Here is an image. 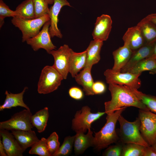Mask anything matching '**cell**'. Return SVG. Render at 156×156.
Masks as SVG:
<instances>
[{"instance_id": "8d00e7d4", "label": "cell", "mask_w": 156, "mask_h": 156, "mask_svg": "<svg viewBox=\"0 0 156 156\" xmlns=\"http://www.w3.org/2000/svg\"><path fill=\"white\" fill-rule=\"evenodd\" d=\"M106 87L104 83L101 81L94 82L92 86V90L94 94H101L104 93Z\"/></svg>"}, {"instance_id": "836d02e7", "label": "cell", "mask_w": 156, "mask_h": 156, "mask_svg": "<svg viewBox=\"0 0 156 156\" xmlns=\"http://www.w3.org/2000/svg\"><path fill=\"white\" fill-rule=\"evenodd\" d=\"M16 16L15 11L10 9L9 7L2 0H0V27L4 24V19L7 17H13Z\"/></svg>"}, {"instance_id": "3957f363", "label": "cell", "mask_w": 156, "mask_h": 156, "mask_svg": "<svg viewBox=\"0 0 156 156\" xmlns=\"http://www.w3.org/2000/svg\"><path fill=\"white\" fill-rule=\"evenodd\" d=\"M119 138L124 144L133 143L146 146L150 145L142 136L140 130V121L139 118L133 122H129L120 115L119 117Z\"/></svg>"}, {"instance_id": "277c9868", "label": "cell", "mask_w": 156, "mask_h": 156, "mask_svg": "<svg viewBox=\"0 0 156 156\" xmlns=\"http://www.w3.org/2000/svg\"><path fill=\"white\" fill-rule=\"evenodd\" d=\"M49 21V15L47 14L40 18L30 19H25L14 17L12 19L11 22L21 31L22 41L24 42L37 35L44 24Z\"/></svg>"}, {"instance_id": "603a6c76", "label": "cell", "mask_w": 156, "mask_h": 156, "mask_svg": "<svg viewBox=\"0 0 156 156\" xmlns=\"http://www.w3.org/2000/svg\"><path fill=\"white\" fill-rule=\"evenodd\" d=\"M91 70L88 69L83 68L74 77L76 82L82 87L83 91L87 96L94 95L92 90L94 82Z\"/></svg>"}, {"instance_id": "ffe728a7", "label": "cell", "mask_w": 156, "mask_h": 156, "mask_svg": "<svg viewBox=\"0 0 156 156\" xmlns=\"http://www.w3.org/2000/svg\"><path fill=\"white\" fill-rule=\"evenodd\" d=\"M103 42L94 40L90 41L86 51V60L84 68L92 69L93 66L97 64L101 59L100 51Z\"/></svg>"}, {"instance_id": "6da1fadb", "label": "cell", "mask_w": 156, "mask_h": 156, "mask_svg": "<svg viewBox=\"0 0 156 156\" xmlns=\"http://www.w3.org/2000/svg\"><path fill=\"white\" fill-rule=\"evenodd\" d=\"M109 84L111 99L104 103L105 112L107 115H110L116 110L124 107L133 106L140 109L150 111L128 86L114 84Z\"/></svg>"}, {"instance_id": "b9f144b4", "label": "cell", "mask_w": 156, "mask_h": 156, "mask_svg": "<svg viewBox=\"0 0 156 156\" xmlns=\"http://www.w3.org/2000/svg\"><path fill=\"white\" fill-rule=\"evenodd\" d=\"M48 4H53L54 0H44Z\"/></svg>"}, {"instance_id": "9c48e42d", "label": "cell", "mask_w": 156, "mask_h": 156, "mask_svg": "<svg viewBox=\"0 0 156 156\" xmlns=\"http://www.w3.org/2000/svg\"><path fill=\"white\" fill-rule=\"evenodd\" d=\"M32 115L30 110L25 109L14 114L9 120L0 122V129L8 130H31Z\"/></svg>"}, {"instance_id": "e575fe53", "label": "cell", "mask_w": 156, "mask_h": 156, "mask_svg": "<svg viewBox=\"0 0 156 156\" xmlns=\"http://www.w3.org/2000/svg\"><path fill=\"white\" fill-rule=\"evenodd\" d=\"M122 146L119 144L109 146L103 153V155L106 156H121Z\"/></svg>"}, {"instance_id": "4dcf8cb0", "label": "cell", "mask_w": 156, "mask_h": 156, "mask_svg": "<svg viewBox=\"0 0 156 156\" xmlns=\"http://www.w3.org/2000/svg\"><path fill=\"white\" fill-rule=\"evenodd\" d=\"M46 139L44 138H42L31 147L29 153L40 156H51L47 146Z\"/></svg>"}, {"instance_id": "8992f818", "label": "cell", "mask_w": 156, "mask_h": 156, "mask_svg": "<svg viewBox=\"0 0 156 156\" xmlns=\"http://www.w3.org/2000/svg\"><path fill=\"white\" fill-rule=\"evenodd\" d=\"M105 114V112H98L93 113L88 106L83 107L77 111L72 120V128L76 133L79 131L85 133L90 129L92 124Z\"/></svg>"}, {"instance_id": "74e56055", "label": "cell", "mask_w": 156, "mask_h": 156, "mask_svg": "<svg viewBox=\"0 0 156 156\" xmlns=\"http://www.w3.org/2000/svg\"><path fill=\"white\" fill-rule=\"evenodd\" d=\"M144 156H156V151L152 146H146Z\"/></svg>"}, {"instance_id": "4fadbf2b", "label": "cell", "mask_w": 156, "mask_h": 156, "mask_svg": "<svg viewBox=\"0 0 156 156\" xmlns=\"http://www.w3.org/2000/svg\"><path fill=\"white\" fill-rule=\"evenodd\" d=\"M65 6L71 7L67 0H54L53 5L49 8L48 14L50 24L49 31L51 37L56 36L60 38L62 37V35L58 27L57 23L59 14L62 7Z\"/></svg>"}, {"instance_id": "d4e9b609", "label": "cell", "mask_w": 156, "mask_h": 156, "mask_svg": "<svg viewBox=\"0 0 156 156\" xmlns=\"http://www.w3.org/2000/svg\"><path fill=\"white\" fill-rule=\"evenodd\" d=\"M49 116L48 108L45 107L32 115L31 120L33 127L41 133L45 130Z\"/></svg>"}, {"instance_id": "30bf717a", "label": "cell", "mask_w": 156, "mask_h": 156, "mask_svg": "<svg viewBox=\"0 0 156 156\" xmlns=\"http://www.w3.org/2000/svg\"><path fill=\"white\" fill-rule=\"evenodd\" d=\"M50 24V21L46 22L37 35L26 40L27 43L31 46L34 51H37L43 49L49 54L51 51L56 49V47L51 39L49 31Z\"/></svg>"}, {"instance_id": "e0dca14e", "label": "cell", "mask_w": 156, "mask_h": 156, "mask_svg": "<svg viewBox=\"0 0 156 156\" xmlns=\"http://www.w3.org/2000/svg\"><path fill=\"white\" fill-rule=\"evenodd\" d=\"M133 52L129 45L125 43L113 51L114 63L112 69L116 72H120L129 61Z\"/></svg>"}, {"instance_id": "83f0119b", "label": "cell", "mask_w": 156, "mask_h": 156, "mask_svg": "<svg viewBox=\"0 0 156 156\" xmlns=\"http://www.w3.org/2000/svg\"><path fill=\"white\" fill-rule=\"evenodd\" d=\"M131 91L141 102L152 112L156 113V97L146 94L139 91L138 89L128 87Z\"/></svg>"}, {"instance_id": "1f68e13d", "label": "cell", "mask_w": 156, "mask_h": 156, "mask_svg": "<svg viewBox=\"0 0 156 156\" xmlns=\"http://www.w3.org/2000/svg\"><path fill=\"white\" fill-rule=\"evenodd\" d=\"M58 136L55 132H53L46 139L47 146L51 156H54L60 147Z\"/></svg>"}, {"instance_id": "7a4b0ae2", "label": "cell", "mask_w": 156, "mask_h": 156, "mask_svg": "<svg viewBox=\"0 0 156 156\" xmlns=\"http://www.w3.org/2000/svg\"><path fill=\"white\" fill-rule=\"evenodd\" d=\"M126 108L122 107L107 115L105 125L100 131L95 133L93 147L95 149L99 151L118 142L119 138L115 130L116 124L119 117Z\"/></svg>"}, {"instance_id": "7bdbcfd3", "label": "cell", "mask_w": 156, "mask_h": 156, "mask_svg": "<svg viewBox=\"0 0 156 156\" xmlns=\"http://www.w3.org/2000/svg\"><path fill=\"white\" fill-rule=\"evenodd\" d=\"M150 74H156V69L149 71Z\"/></svg>"}, {"instance_id": "7402d4cb", "label": "cell", "mask_w": 156, "mask_h": 156, "mask_svg": "<svg viewBox=\"0 0 156 156\" xmlns=\"http://www.w3.org/2000/svg\"><path fill=\"white\" fill-rule=\"evenodd\" d=\"M27 89V87H25L21 92L17 94L9 92L6 90L5 93L6 98L3 104L0 106V111L17 106L21 107L30 110L23 101L24 94Z\"/></svg>"}, {"instance_id": "2e32d148", "label": "cell", "mask_w": 156, "mask_h": 156, "mask_svg": "<svg viewBox=\"0 0 156 156\" xmlns=\"http://www.w3.org/2000/svg\"><path fill=\"white\" fill-rule=\"evenodd\" d=\"M122 39L124 43L128 44L133 51L145 44L141 31L137 25L129 28Z\"/></svg>"}, {"instance_id": "4316f807", "label": "cell", "mask_w": 156, "mask_h": 156, "mask_svg": "<svg viewBox=\"0 0 156 156\" xmlns=\"http://www.w3.org/2000/svg\"><path fill=\"white\" fill-rule=\"evenodd\" d=\"M156 69V59L146 58L133 66L127 72L134 74H141L145 71H149Z\"/></svg>"}, {"instance_id": "ab89813d", "label": "cell", "mask_w": 156, "mask_h": 156, "mask_svg": "<svg viewBox=\"0 0 156 156\" xmlns=\"http://www.w3.org/2000/svg\"><path fill=\"white\" fill-rule=\"evenodd\" d=\"M0 156H7L1 138H0Z\"/></svg>"}, {"instance_id": "ee69618b", "label": "cell", "mask_w": 156, "mask_h": 156, "mask_svg": "<svg viewBox=\"0 0 156 156\" xmlns=\"http://www.w3.org/2000/svg\"><path fill=\"white\" fill-rule=\"evenodd\" d=\"M151 146H152V147L156 151V140L154 143Z\"/></svg>"}, {"instance_id": "d590c367", "label": "cell", "mask_w": 156, "mask_h": 156, "mask_svg": "<svg viewBox=\"0 0 156 156\" xmlns=\"http://www.w3.org/2000/svg\"><path fill=\"white\" fill-rule=\"evenodd\" d=\"M68 94L71 98L76 100H81L83 97L82 91L79 88L76 87L71 88L69 89Z\"/></svg>"}, {"instance_id": "60d3db41", "label": "cell", "mask_w": 156, "mask_h": 156, "mask_svg": "<svg viewBox=\"0 0 156 156\" xmlns=\"http://www.w3.org/2000/svg\"><path fill=\"white\" fill-rule=\"evenodd\" d=\"M148 58L156 59V42L154 44L151 55Z\"/></svg>"}, {"instance_id": "cb8c5ba5", "label": "cell", "mask_w": 156, "mask_h": 156, "mask_svg": "<svg viewBox=\"0 0 156 156\" xmlns=\"http://www.w3.org/2000/svg\"><path fill=\"white\" fill-rule=\"evenodd\" d=\"M144 40L145 44L156 42V27L144 18L137 24Z\"/></svg>"}, {"instance_id": "52a82bcc", "label": "cell", "mask_w": 156, "mask_h": 156, "mask_svg": "<svg viewBox=\"0 0 156 156\" xmlns=\"http://www.w3.org/2000/svg\"><path fill=\"white\" fill-rule=\"evenodd\" d=\"M138 118L140 133L146 142L152 146L156 140V114L150 110L140 109Z\"/></svg>"}, {"instance_id": "9a60e30c", "label": "cell", "mask_w": 156, "mask_h": 156, "mask_svg": "<svg viewBox=\"0 0 156 156\" xmlns=\"http://www.w3.org/2000/svg\"><path fill=\"white\" fill-rule=\"evenodd\" d=\"M156 42L145 44L133 51L129 61L120 72L122 73L127 72L138 63L143 59L148 58L151 54Z\"/></svg>"}, {"instance_id": "7c38bea8", "label": "cell", "mask_w": 156, "mask_h": 156, "mask_svg": "<svg viewBox=\"0 0 156 156\" xmlns=\"http://www.w3.org/2000/svg\"><path fill=\"white\" fill-rule=\"evenodd\" d=\"M112 20L110 16L103 14L98 17L92 33L94 40L103 42L108 38L112 27Z\"/></svg>"}, {"instance_id": "ba28073f", "label": "cell", "mask_w": 156, "mask_h": 156, "mask_svg": "<svg viewBox=\"0 0 156 156\" xmlns=\"http://www.w3.org/2000/svg\"><path fill=\"white\" fill-rule=\"evenodd\" d=\"M141 74L116 72L109 69H107L104 73L106 82L109 84L125 85L137 89L141 85V81L139 78Z\"/></svg>"}, {"instance_id": "44dd1931", "label": "cell", "mask_w": 156, "mask_h": 156, "mask_svg": "<svg viewBox=\"0 0 156 156\" xmlns=\"http://www.w3.org/2000/svg\"><path fill=\"white\" fill-rule=\"evenodd\" d=\"M86 60V50L77 53L71 49L69 58V73L74 78L82 69L84 68Z\"/></svg>"}, {"instance_id": "8fae6325", "label": "cell", "mask_w": 156, "mask_h": 156, "mask_svg": "<svg viewBox=\"0 0 156 156\" xmlns=\"http://www.w3.org/2000/svg\"><path fill=\"white\" fill-rule=\"evenodd\" d=\"M72 49L65 44L57 50L51 51V54L54 59L52 66L62 75L64 79H66L69 73V58Z\"/></svg>"}, {"instance_id": "5bb4252c", "label": "cell", "mask_w": 156, "mask_h": 156, "mask_svg": "<svg viewBox=\"0 0 156 156\" xmlns=\"http://www.w3.org/2000/svg\"><path fill=\"white\" fill-rule=\"evenodd\" d=\"M8 131L0 130V137L7 156H22L23 152L21 147L12 133Z\"/></svg>"}, {"instance_id": "484cf974", "label": "cell", "mask_w": 156, "mask_h": 156, "mask_svg": "<svg viewBox=\"0 0 156 156\" xmlns=\"http://www.w3.org/2000/svg\"><path fill=\"white\" fill-rule=\"evenodd\" d=\"M15 17L25 19L35 18L33 0H26L16 8Z\"/></svg>"}, {"instance_id": "5b68a950", "label": "cell", "mask_w": 156, "mask_h": 156, "mask_svg": "<svg viewBox=\"0 0 156 156\" xmlns=\"http://www.w3.org/2000/svg\"><path fill=\"white\" fill-rule=\"evenodd\" d=\"M63 79L62 75L52 66H45L38 82V92L46 94L53 92L57 89Z\"/></svg>"}, {"instance_id": "f546056e", "label": "cell", "mask_w": 156, "mask_h": 156, "mask_svg": "<svg viewBox=\"0 0 156 156\" xmlns=\"http://www.w3.org/2000/svg\"><path fill=\"white\" fill-rule=\"evenodd\" d=\"M75 135L68 136L65 137L62 145L54 156H67L72 153Z\"/></svg>"}, {"instance_id": "f1b7e54d", "label": "cell", "mask_w": 156, "mask_h": 156, "mask_svg": "<svg viewBox=\"0 0 156 156\" xmlns=\"http://www.w3.org/2000/svg\"><path fill=\"white\" fill-rule=\"evenodd\" d=\"M146 147L133 143L124 144L121 156H144Z\"/></svg>"}, {"instance_id": "f35d334b", "label": "cell", "mask_w": 156, "mask_h": 156, "mask_svg": "<svg viewBox=\"0 0 156 156\" xmlns=\"http://www.w3.org/2000/svg\"><path fill=\"white\" fill-rule=\"evenodd\" d=\"M145 18L152 23L156 27V13L149 14Z\"/></svg>"}, {"instance_id": "ac0fdd59", "label": "cell", "mask_w": 156, "mask_h": 156, "mask_svg": "<svg viewBox=\"0 0 156 156\" xmlns=\"http://www.w3.org/2000/svg\"><path fill=\"white\" fill-rule=\"evenodd\" d=\"M84 133L81 131L76 133L73 145L76 155L82 154L88 148L93 146L94 137L92 131L90 129L86 134Z\"/></svg>"}, {"instance_id": "d6986e66", "label": "cell", "mask_w": 156, "mask_h": 156, "mask_svg": "<svg viewBox=\"0 0 156 156\" xmlns=\"http://www.w3.org/2000/svg\"><path fill=\"white\" fill-rule=\"evenodd\" d=\"M11 131L23 152L40 140L35 132L32 130Z\"/></svg>"}, {"instance_id": "d6a6232c", "label": "cell", "mask_w": 156, "mask_h": 156, "mask_svg": "<svg viewBox=\"0 0 156 156\" xmlns=\"http://www.w3.org/2000/svg\"><path fill=\"white\" fill-rule=\"evenodd\" d=\"M33 2L34 9L35 18L49 14L48 4L44 0H33Z\"/></svg>"}]
</instances>
